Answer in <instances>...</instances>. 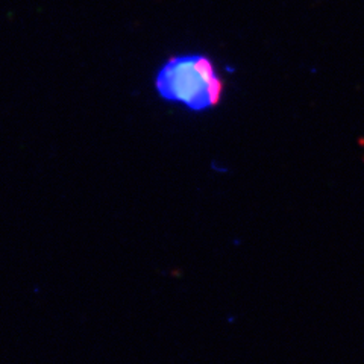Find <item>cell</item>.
Masks as SVG:
<instances>
[{
	"instance_id": "cell-1",
	"label": "cell",
	"mask_w": 364,
	"mask_h": 364,
	"mask_svg": "<svg viewBox=\"0 0 364 364\" xmlns=\"http://www.w3.org/2000/svg\"><path fill=\"white\" fill-rule=\"evenodd\" d=\"M158 96L170 104H181L193 112L218 107L225 85L211 58L200 53L168 58L155 75Z\"/></svg>"
}]
</instances>
